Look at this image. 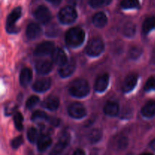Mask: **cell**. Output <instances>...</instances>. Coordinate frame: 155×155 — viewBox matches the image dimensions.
Here are the masks:
<instances>
[{
	"label": "cell",
	"mask_w": 155,
	"mask_h": 155,
	"mask_svg": "<svg viewBox=\"0 0 155 155\" xmlns=\"http://www.w3.org/2000/svg\"><path fill=\"white\" fill-rule=\"evenodd\" d=\"M140 4L139 0H122L121 7L124 9L139 8Z\"/></svg>",
	"instance_id": "25"
},
{
	"label": "cell",
	"mask_w": 155,
	"mask_h": 155,
	"mask_svg": "<svg viewBox=\"0 0 155 155\" xmlns=\"http://www.w3.org/2000/svg\"><path fill=\"white\" fill-rule=\"evenodd\" d=\"M42 30L39 24L36 23H31L29 24L26 30V35L29 39H35L41 35Z\"/></svg>",
	"instance_id": "12"
},
{
	"label": "cell",
	"mask_w": 155,
	"mask_h": 155,
	"mask_svg": "<svg viewBox=\"0 0 155 155\" xmlns=\"http://www.w3.org/2000/svg\"><path fill=\"white\" fill-rule=\"evenodd\" d=\"M73 155H86V154H85V152L83 151V150L77 149V151L74 153V154Z\"/></svg>",
	"instance_id": "37"
},
{
	"label": "cell",
	"mask_w": 155,
	"mask_h": 155,
	"mask_svg": "<svg viewBox=\"0 0 155 155\" xmlns=\"http://www.w3.org/2000/svg\"><path fill=\"white\" fill-rule=\"evenodd\" d=\"M122 33L125 36L132 37L136 33V25L132 22L127 23L123 27Z\"/></svg>",
	"instance_id": "24"
},
{
	"label": "cell",
	"mask_w": 155,
	"mask_h": 155,
	"mask_svg": "<svg viewBox=\"0 0 155 155\" xmlns=\"http://www.w3.org/2000/svg\"><path fill=\"white\" fill-rule=\"evenodd\" d=\"M76 68V63L74 59L71 58V60H68L64 65L61 66L59 68L58 73L61 77H68L71 76L74 73Z\"/></svg>",
	"instance_id": "9"
},
{
	"label": "cell",
	"mask_w": 155,
	"mask_h": 155,
	"mask_svg": "<svg viewBox=\"0 0 155 155\" xmlns=\"http://www.w3.org/2000/svg\"><path fill=\"white\" fill-rule=\"evenodd\" d=\"M32 76L33 74L31 70L27 68H24L20 74V83L21 86H27L31 81Z\"/></svg>",
	"instance_id": "20"
},
{
	"label": "cell",
	"mask_w": 155,
	"mask_h": 155,
	"mask_svg": "<svg viewBox=\"0 0 155 155\" xmlns=\"http://www.w3.org/2000/svg\"><path fill=\"white\" fill-rule=\"evenodd\" d=\"M150 147H151L154 151H155V139H154V140L150 143Z\"/></svg>",
	"instance_id": "40"
},
{
	"label": "cell",
	"mask_w": 155,
	"mask_h": 155,
	"mask_svg": "<svg viewBox=\"0 0 155 155\" xmlns=\"http://www.w3.org/2000/svg\"><path fill=\"white\" fill-rule=\"evenodd\" d=\"M85 39V32L80 27H73L68 30L65 35L67 44L71 47L80 46Z\"/></svg>",
	"instance_id": "2"
},
{
	"label": "cell",
	"mask_w": 155,
	"mask_h": 155,
	"mask_svg": "<svg viewBox=\"0 0 155 155\" xmlns=\"http://www.w3.org/2000/svg\"><path fill=\"white\" fill-rule=\"evenodd\" d=\"M80 2V0H69V2L71 4L74 5H77Z\"/></svg>",
	"instance_id": "39"
},
{
	"label": "cell",
	"mask_w": 155,
	"mask_h": 155,
	"mask_svg": "<svg viewBox=\"0 0 155 155\" xmlns=\"http://www.w3.org/2000/svg\"><path fill=\"white\" fill-rule=\"evenodd\" d=\"M68 145L66 144H64V142H61L60 140H58V142L56 143V145H54V148L51 149V151H50L49 155H58L63 151V150Z\"/></svg>",
	"instance_id": "26"
},
{
	"label": "cell",
	"mask_w": 155,
	"mask_h": 155,
	"mask_svg": "<svg viewBox=\"0 0 155 155\" xmlns=\"http://www.w3.org/2000/svg\"><path fill=\"white\" fill-rule=\"evenodd\" d=\"M109 76L108 74H104L98 77L95 83V90L98 92H103L105 91L108 86Z\"/></svg>",
	"instance_id": "15"
},
{
	"label": "cell",
	"mask_w": 155,
	"mask_h": 155,
	"mask_svg": "<svg viewBox=\"0 0 155 155\" xmlns=\"http://www.w3.org/2000/svg\"><path fill=\"white\" fill-rule=\"evenodd\" d=\"M51 79L42 78L38 80L33 85V89L38 92H43L48 90L51 86Z\"/></svg>",
	"instance_id": "14"
},
{
	"label": "cell",
	"mask_w": 155,
	"mask_h": 155,
	"mask_svg": "<svg viewBox=\"0 0 155 155\" xmlns=\"http://www.w3.org/2000/svg\"><path fill=\"white\" fill-rule=\"evenodd\" d=\"M102 138V133L98 129H94L89 133L88 136V139L92 144H95L99 142Z\"/></svg>",
	"instance_id": "23"
},
{
	"label": "cell",
	"mask_w": 155,
	"mask_h": 155,
	"mask_svg": "<svg viewBox=\"0 0 155 155\" xmlns=\"http://www.w3.org/2000/svg\"><path fill=\"white\" fill-rule=\"evenodd\" d=\"M138 76L135 74H131L126 77L122 85V89L124 92H129L133 90L137 83Z\"/></svg>",
	"instance_id": "11"
},
{
	"label": "cell",
	"mask_w": 155,
	"mask_h": 155,
	"mask_svg": "<svg viewBox=\"0 0 155 155\" xmlns=\"http://www.w3.org/2000/svg\"><path fill=\"white\" fill-rule=\"evenodd\" d=\"M23 121H24V117L22 114L20 112H17L14 115V122L16 128L18 130H21L23 129Z\"/></svg>",
	"instance_id": "28"
},
{
	"label": "cell",
	"mask_w": 155,
	"mask_h": 155,
	"mask_svg": "<svg viewBox=\"0 0 155 155\" xmlns=\"http://www.w3.org/2000/svg\"><path fill=\"white\" fill-rule=\"evenodd\" d=\"M39 99L37 96L36 95H33V96L30 97V98L27 99V102H26V106L28 109H31L39 102Z\"/></svg>",
	"instance_id": "33"
},
{
	"label": "cell",
	"mask_w": 155,
	"mask_h": 155,
	"mask_svg": "<svg viewBox=\"0 0 155 155\" xmlns=\"http://www.w3.org/2000/svg\"><path fill=\"white\" fill-rule=\"evenodd\" d=\"M23 142H24L23 137L21 136H18V137L15 138V139L12 141V142H11V145H12V147L14 148V149H17V148H18L21 145H22Z\"/></svg>",
	"instance_id": "35"
},
{
	"label": "cell",
	"mask_w": 155,
	"mask_h": 155,
	"mask_svg": "<svg viewBox=\"0 0 155 155\" xmlns=\"http://www.w3.org/2000/svg\"><path fill=\"white\" fill-rule=\"evenodd\" d=\"M142 29H143V32L145 34H148V33L151 31V30L155 29V17H149V18H146L145 21H144L143 25H142Z\"/></svg>",
	"instance_id": "22"
},
{
	"label": "cell",
	"mask_w": 155,
	"mask_h": 155,
	"mask_svg": "<svg viewBox=\"0 0 155 155\" xmlns=\"http://www.w3.org/2000/svg\"><path fill=\"white\" fill-rule=\"evenodd\" d=\"M37 136L38 133L36 129L33 128V127L29 129L28 131H27V139H28L29 142H31V143H34L37 139Z\"/></svg>",
	"instance_id": "31"
},
{
	"label": "cell",
	"mask_w": 155,
	"mask_h": 155,
	"mask_svg": "<svg viewBox=\"0 0 155 155\" xmlns=\"http://www.w3.org/2000/svg\"><path fill=\"white\" fill-rule=\"evenodd\" d=\"M58 27L56 25H53L51 27H49L46 31V35L48 36H51V37H54V36H58Z\"/></svg>",
	"instance_id": "36"
},
{
	"label": "cell",
	"mask_w": 155,
	"mask_h": 155,
	"mask_svg": "<svg viewBox=\"0 0 155 155\" xmlns=\"http://www.w3.org/2000/svg\"><path fill=\"white\" fill-rule=\"evenodd\" d=\"M111 1L112 0H89V4L94 8H98L108 5Z\"/></svg>",
	"instance_id": "27"
},
{
	"label": "cell",
	"mask_w": 155,
	"mask_h": 155,
	"mask_svg": "<svg viewBox=\"0 0 155 155\" xmlns=\"http://www.w3.org/2000/svg\"><path fill=\"white\" fill-rule=\"evenodd\" d=\"M50 117L47 116L45 112L42 111V110H36V111L33 112L32 114V120H49Z\"/></svg>",
	"instance_id": "29"
},
{
	"label": "cell",
	"mask_w": 155,
	"mask_h": 155,
	"mask_svg": "<svg viewBox=\"0 0 155 155\" xmlns=\"http://www.w3.org/2000/svg\"><path fill=\"white\" fill-rule=\"evenodd\" d=\"M21 15V8L20 7L15 8L8 15L6 21V30L10 33H15L18 32V28L15 26V23Z\"/></svg>",
	"instance_id": "5"
},
{
	"label": "cell",
	"mask_w": 155,
	"mask_h": 155,
	"mask_svg": "<svg viewBox=\"0 0 155 155\" xmlns=\"http://www.w3.org/2000/svg\"><path fill=\"white\" fill-rule=\"evenodd\" d=\"M145 90L147 92L155 90V77H150L147 80L145 86Z\"/></svg>",
	"instance_id": "34"
},
{
	"label": "cell",
	"mask_w": 155,
	"mask_h": 155,
	"mask_svg": "<svg viewBox=\"0 0 155 155\" xmlns=\"http://www.w3.org/2000/svg\"><path fill=\"white\" fill-rule=\"evenodd\" d=\"M54 50V43L51 42H44L36 46L34 51L36 56H44L51 54Z\"/></svg>",
	"instance_id": "8"
},
{
	"label": "cell",
	"mask_w": 155,
	"mask_h": 155,
	"mask_svg": "<svg viewBox=\"0 0 155 155\" xmlns=\"http://www.w3.org/2000/svg\"><path fill=\"white\" fill-rule=\"evenodd\" d=\"M47 1H48L49 2H51V3H52V4L58 5L61 2V0H47Z\"/></svg>",
	"instance_id": "38"
},
{
	"label": "cell",
	"mask_w": 155,
	"mask_h": 155,
	"mask_svg": "<svg viewBox=\"0 0 155 155\" xmlns=\"http://www.w3.org/2000/svg\"><path fill=\"white\" fill-rule=\"evenodd\" d=\"M59 104H60L59 99L56 96H50L45 101V107L51 111H54L57 110L59 107Z\"/></svg>",
	"instance_id": "21"
},
{
	"label": "cell",
	"mask_w": 155,
	"mask_h": 155,
	"mask_svg": "<svg viewBox=\"0 0 155 155\" xmlns=\"http://www.w3.org/2000/svg\"><path fill=\"white\" fill-rule=\"evenodd\" d=\"M104 48V44L100 38H93L89 41L86 48V51L89 56L97 57L102 53Z\"/></svg>",
	"instance_id": "3"
},
{
	"label": "cell",
	"mask_w": 155,
	"mask_h": 155,
	"mask_svg": "<svg viewBox=\"0 0 155 155\" xmlns=\"http://www.w3.org/2000/svg\"><path fill=\"white\" fill-rule=\"evenodd\" d=\"M142 53V49L140 47L138 46H134L132 47L130 50V52H129V55L130 58L132 59H137L138 58L140 57V55Z\"/></svg>",
	"instance_id": "30"
},
{
	"label": "cell",
	"mask_w": 155,
	"mask_h": 155,
	"mask_svg": "<svg viewBox=\"0 0 155 155\" xmlns=\"http://www.w3.org/2000/svg\"><path fill=\"white\" fill-rule=\"evenodd\" d=\"M142 114L145 117H152L155 115V101H148L142 109Z\"/></svg>",
	"instance_id": "18"
},
{
	"label": "cell",
	"mask_w": 155,
	"mask_h": 155,
	"mask_svg": "<svg viewBox=\"0 0 155 155\" xmlns=\"http://www.w3.org/2000/svg\"><path fill=\"white\" fill-rule=\"evenodd\" d=\"M51 142H52L51 139L48 136L43 135V136H40L37 141L38 150L41 152L46 151L48 147L51 145Z\"/></svg>",
	"instance_id": "17"
},
{
	"label": "cell",
	"mask_w": 155,
	"mask_h": 155,
	"mask_svg": "<svg viewBox=\"0 0 155 155\" xmlns=\"http://www.w3.org/2000/svg\"><path fill=\"white\" fill-rule=\"evenodd\" d=\"M117 146L118 149L124 150L128 146V139L125 136H120L117 141Z\"/></svg>",
	"instance_id": "32"
},
{
	"label": "cell",
	"mask_w": 155,
	"mask_h": 155,
	"mask_svg": "<svg viewBox=\"0 0 155 155\" xmlns=\"http://www.w3.org/2000/svg\"><path fill=\"white\" fill-rule=\"evenodd\" d=\"M119 105L114 101H108L104 107V112L105 114L110 117H115L119 113Z\"/></svg>",
	"instance_id": "16"
},
{
	"label": "cell",
	"mask_w": 155,
	"mask_h": 155,
	"mask_svg": "<svg viewBox=\"0 0 155 155\" xmlns=\"http://www.w3.org/2000/svg\"><path fill=\"white\" fill-rule=\"evenodd\" d=\"M68 114L70 116L76 119H80L86 116V110L84 106L78 102H75L71 104L68 107Z\"/></svg>",
	"instance_id": "6"
},
{
	"label": "cell",
	"mask_w": 155,
	"mask_h": 155,
	"mask_svg": "<svg viewBox=\"0 0 155 155\" xmlns=\"http://www.w3.org/2000/svg\"><path fill=\"white\" fill-rule=\"evenodd\" d=\"M141 155H154L153 154H151V153H145V154H142Z\"/></svg>",
	"instance_id": "41"
},
{
	"label": "cell",
	"mask_w": 155,
	"mask_h": 155,
	"mask_svg": "<svg viewBox=\"0 0 155 155\" xmlns=\"http://www.w3.org/2000/svg\"><path fill=\"white\" fill-rule=\"evenodd\" d=\"M77 18V13L71 6H66L60 11L58 14L59 21L64 24H70L74 22Z\"/></svg>",
	"instance_id": "4"
},
{
	"label": "cell",
	"mask_w": 155,
	"mask_h": 155,
	"mask_svg": "<svg viewBox=\"0 0 155 155\" xmlns=\"http://www.w3.org/2000/svg\"><path fill=\"white\" fill-rule=\"evenodd\" d=\"M34 16L38 21L42 24H47L51 19V15L50 11L47 7L44 5H40L35 10Z\"/></svg>",
	"instance_id": "7"
},
{
	"label": "cell",
	"mask_w": 155,
	"mask_h": 155,
	"mask_svg": "<svg viewBox=\"0 0 155 155\" xmlns=\"http://www.w3.org/2000/svg\"><path fill=\"white\" fill-rule=\"evenodd\" d=\"M36 69L39 74L45 75L51 71L52 63L48 60H39L36 63Z\"/></svg>",
	"instance_id": "13"
},
{
	"label": "cell",
	"mask_w": 155,
	"mask_h": 155,
	"mask_svg": "<svg viewBox=\"0 0 155 155\" xmlns=\"http://www.w3.org/2000/svg\"><path fill=\"white\" fill-rule=\"evenodd\" d=\"M92 22L96 27L102 28L107 23V16L103 12H98L94 15L93 18H92Z\"/></svg>",
	"instance_id": "19"
},
{
	"label": "cell",
	"mask_w": 155,
	"mask_h": 155,
	"mask_svg": "<svg viewBox=\"0 0 155 155\" xmlns=\"http://www.w3.org/2000/svg\"><path fill=\"white\" fill-rule=\"evenodd\" d=\"M69 92L77 98H83L89 93V86L87 81L83 79H77L69 86Z\"/></svg>",
	"instance_id": "1"
},
{
	"label": "cell",
	"mask_w": 155,
	"mask_h": 155,
	"mask_svg": "<svg viewBox=\"0 0 155 155\" xmlns=\"http://www.w3.org/2000/svg\"><path fill=\"white\" fill-rule=\"evenodd\" d=\"M51 59L54 64L62 66L68 61V58L64 51L60 48H56L51 53Z\"/></svg>",
	"instance_id": "10"
}]
</instances>
